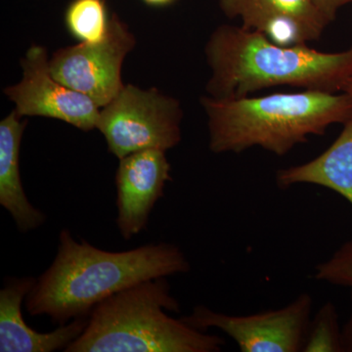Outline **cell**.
Returning a JSON list of instances; mask_svg holds the SVG:
<instances>
[{"mask_svg":"<svg viewBox=\"0 0 352 352\" xmlns=\"http://www.w3.org/2000/svg\"><path fill=\"white\" fill-rule=\"evenodd\" d=\"M189 270L188 259L175 245L159 243L108 252L76 241L63 229L54 261L36 279L25 305L32 316L44 315L64 325L87 318L98 303L124 289Z\"/></svg>","mask_w":352,"mask_h":352,"instance_id":"obj_1","label":"cell"},{"mask_svg":"<svg viewBox=\"0 0 352 352\" xmlns=\"http://www.w3.org/2000/svg\"><path fill=\"white\" fill-rule=\"evenodd\" d=\"M205 52L212 69L207 91L217 99L249 96L281 85L337 94L352 76V48L326 53L307 44L279 45L243 25H220Z\"/></svg>","mask_w":352,"mask_h":352,"instance_id":"obj_2","label":"cell"},{"mask_svg":"<svg viewBox=\"0 0 352 352\" xmlns=\"http://www.w3.org/2000/svg\"><path fill=\"white\" fill-rule=\"evenodd\" d=\"M208 116L210 149L215 154L261 147L277 156L288 154L310 135L352 118L349 95L320 90L273 94L261 97H203Z\"/></svg>","mask_w":352,"mask_h":352,"instance_id":"obj_3","label":"cell"},{"mask_svg":"<svg viewBox=\"0 0 352 352\" xmlns=\"http://www.w3.org/2000/svg\"><path fill=\"white\" fill-rule=\"evenodd\" d=\"M179 311L166 277L148 280L98 303L66 352H219L221 337L166 312Z\"/></svg>","mask_w":352,"mask_h":352,"instance_id":"obj_4","label":"cell"},{"mask_svg":"<svg viewBox=\"0 0 352 352\" xmlns=\"http://www.w3.org/2000/svg\"><path fill=\"white\" fill-rule=\"evenodd\" d=\"M182 120L176 99L156 88L127 85L102 108L96 129L105 138L109 152L120 160L132 153L175 147L182 140Z\"/></svg>","mask_w":352,"mask_h":352,"instance_id":"obj_5","label":"cell"},{"mask_svg":"<svg viewBox=\"0 0 352 352\" xmlns=\"http://www.w3.org/2000/svg\"><path fill=\"white\" fill-rule=\"evenodd\" d=\"M312 307V296L305 293L286 307L261 314L228 315L198 305L182 319L199 330L219 329L243 352H298L302 351Z\"/></svg>","mask_w":352,"mask_h":352,"instance_id":"obj_6","label":"cell"},{"mask_svg":"<svg viewBox=\"0 0 352 352\" xmlns=\"http://www.w3.org/2000/svg\"><path fill=\"white\" fill-rule=\"evenodd\" d=\"M135 45L129 27L113 15L106 38L57 50L50 60L52 76L72 89L87 95L102 109L124 87L122 67Z\"/></svg>","mask_w":352,"mask_h":352,"instance_id":"obj_7","label":"cell"},{"mask_svg":"<svg viewBox=\"0 0 352 352\" xmlns=\"http://www.w3.org/2000/svg\"><path fill=\"white\" fill-rule=\"evenodd\" d=\"M21 64L22 80L4 89L21 117L51 118L83 131L96 129L100 108L87 95L66 87L52 76L45 48L32 45Z\"/></svg>","mask_w":352,"mask_h":352,"instance_id":"obj_8","label":"cell"},{"mask_svg":"<svg viewBox=\"0 0 352 352\" xmlns=\"http://www.w3.org/2000/svg\"><path fill=\"white\" fill-rule=\"evenodd\" d=\"M171 166L166 152L144 150L120 160L116 173L117 226L124 240L142 232L153 208L163 198Z\"/></svg>","mask_w":352,"mask_h":352,"instance_id":"obj_9","label":"cell"},{"mask_svg":"<svg viewBox=\"0 0 352 352\" xmlns=\"http://www.w3.org/2000/svg\"><path fill=\"white\" fill-rule=\"evenodd\" d=\"M229 18H240L243 27L264 34L273 43L289 46L300 43L307 31L315 39L330 22L314 0H219Z\"/></svg>","mask_w":352,"mask_h":352,"instance_id":"obj_10","label":"cell"},{"mask_svg":"<svg viewBox=\"0 0 352 352\" xmlns=\"http://www.w3.org/2000/svg\"><path fill=\"white\" fill-rule=\"evenodd\" d=\"M36 278H9L0 291V351L53 352L66 349L82 335L87 318L69 321L50 333L30 327L22 314V303Z\"/></svg>","mask_w":352,"mask_h":352,"instance_id":"obj_11","label":"cell"},{"mask_svg":"<svg viewBox=\"0 0 352 352\" xmlns=\"http://www.w3.org/2000/svg\"><path fill=\"white\" fill-rule=\"evenodd\" d=\"M17 111L0 122V205L12 217L18 230L31 232L45 223L46 215L25 196L20 171L21 142L27 122Z\"/></svg>","mask_w":352,"mask_h":352,"instance_id":"obj_12","label":"cell"},{"mask_svg":"<svg viewBox=\"0 0 352 352\" xmlns=\"http://www.w3.org/2000/svg\"><path fill=\"white\" fill-rule=\"evenodd\" d=\"M280 188L314 184L337 192L352 205V118L344 124L339 138L318 157L278 171Z\"/></svg>","mask_w":352,"mask_h":352,"instance_id":"obj_13","label":"cell"},{"mask_svg":"<svg viewBox=\"0 0 352 352\" xmlns=\"http://www.w3.org/2000/svg\"><path fill=\"white\" fill-rule=\"evenodd\" d=\"M110 19L104 0H73L65 15L69 32L80 43L103 41L108 34Z\"/></svg>","mask_w":352,"mask_h":352,"instance_id":"obj_14","label":"cell"},{"mask_svg":"<svg viewBox=\"0 0 352 352\" xmlns=\"http://www.w3.org/2000/svg\"><path fill=\"white\" fill-rule=\"evenodd\" d=\"M303 352H344L339 314L333 302L324 303L310 320Z\"/></svg>","mask_w":352,"mask_h":352,"instance_id":"obj_15","label":"cell"},{"mask_svg":"<svg viewBox=\"0 0 352 352\" xmlns=\"http://www.w3.org/2000/svg\"><path fill=\"white\" fill-rule=\"evenodd\" d=\"M314 276L318 281L352 289V240L340 245L327 261L318 264Z\"/></svg>","mask_w":352,"mask_h":352,"instance_id":"obj_16","label":"cell"},{"mask_svg":"<svg viewBox=\"0 0 352 352\" xmlns=\"http://www.w3.org/2000/svg\"><path fill=\"white\" fill-rule=\"evenodd\" d=\"M314 1L324 17L330 23L335 19L340 7L352 3V0H314Z\"/></svg>","mask_w":352,"mask_h":352,"instance_id":"obj_17","label":"cell"},{"mask_svg":"<svg viewBox=\"0 0 352 352\" xmlns=\"http://www.w3.org/2000/svg\"><path fill=\"white\" fill-rule=\"evenodd\" d=\"M342 349H344V352H352V305L351 312V315H349V320H347L344 328L342 329Z\"/></svg>","mask_w":352,"mask_h":352,"instance_id":"obj_18","label":"cell"},{"mask_svg":"<svg viewBox=\"0 0 352 352\" xmlns=\"http://www.w3.org/2000/svg\"><path fill=\"white\" fill-rule=\"evenodd\" d=\"M143 1L151 6H166L173 3L175 0H143Z\"/></svg>","mask_w":352,"mask_h":352,"instance_id":"obj_19","label":"cell"},{"mask_svg":"<svg viewBox=\"0 0 352 352\" xmlns=\"http://www.w3.org/2000/svg\"><path fill=\"white\" fill-rule=\"evenodd\" d=\"M342 92H344V94L349 95V98H351L352 101V76L349 78V80H347L346 85H344V90H342Z\"/></svg>","mask_w":352,"mask_h":352,"instance_id":"obj_20","label":"cell"}]
</instances>
